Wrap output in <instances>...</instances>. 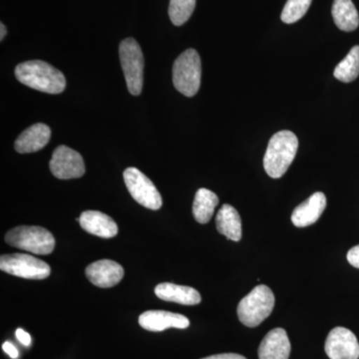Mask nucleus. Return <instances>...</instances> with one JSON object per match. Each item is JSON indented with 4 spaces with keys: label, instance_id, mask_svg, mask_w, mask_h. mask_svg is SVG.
<instances>
[{
    "label": "nucleus",
    "instance_id": "ddd939ff",
    "mask_svg": "<svg viewBox=\"0 0 359 359\" xmlns=\"http://www.w3.org/2000/svg\"><path fill=\"white\" fill-rule=\"evenodd\" d=\"M327 207L325 194L316 192L297 205L292 214V222L297 228H306L316 223Z\"/></svg>",
    "mask_w": 359,
    "mask_h": 359
},
{
    "label": "nucleus",
    "instance_id": "a878e982",
    "mask_svg": "<svg viewBox=\"0 0 359 359\" xmlns=\"http://www.w3.org/2000/svg\"><path fill=\"white\" fill-rule=\"evenodd\" d=\"M2 349L13 359L18 358V351L16 347L11 344V342L6 341L2 344Z\"/></svg>",
    "mask_w": 359,
    "mask_h": 359
},
{
    "label": "nucleus",
    "instance_id": "2eb2a0df",
    "mask_svg": "<svg viewBox=\"0 0 359 359\" xmlns=\"http://www.w3.org/2000/svg\"><path fill=\"white\" fill-rule=\"evenodd\" d=\"M50 138V128L42 123H37L28 127L18 136L14 148L20 154L37 152L48 144Z\"/></svg>",
    "mask_w": 359,
    "mask_h": 359
},
{
    "label": "nucleus",
    "instance_id": "5701e85b",
    "mask_svg": "<svg viewBox=\"0 0 359 359\" xmlns=\"http://www.w3.org/2000/svg\"><path fill=\"white\" fill-rule=\"evenodd\" d=\"M313 0H287L280 18L287 25L297 22L308 13Z\"/></svg>",
    "mask_w": 359,
    "mask_h": 359
},
{
    "label": "nucleus",
    "instance_id": "f257e3e1",
    "mask_svg": "<svg viewBox=\"0 0 359 359\" xmlns=\"http://www.w3.org/2000/svg\"><path fill=\"white\" fill-rule=\"evenodd\" d=\"M15 77L21 83L48 94L62 93L66 87L65 74L44 61H26L16 66Z\"/></svg>",
    "mask_w": 359,
    "mask_h": 359
},
{
    "label": "nucleus",
    "instance_id": "bb28decb",
    "mask_svg": "<svg viewBox=\"0 0 359 359\" xmlns=\"http://www.w3.org/2000/svg\"><path fill=\"white\" fill-rule=\"evenodd\" d=\"M202 359H247L245 356L240 355L237 353H222L216 354V355L208 356V358Z\"/></svg>",
    "mask_w": 359,
    "mask_h": 359
},
{
    "label": "nucleus",
    "instance_id": "7ed1b4c3",
    "mask_svg": "<svg viewBox=\"0 0 359 359\" xmlns=\"http://www.w3.org/2000/svg\"><path fill=\"white\" fill-rule=\"evenodd\" d=\"M275 302V295L269 287L257 285L238 304V320L245 327H256L271 316Z\"/></svg>",
    "mask_w": 359,
    "mask_h": 359
},
{
    "label": "nucleus",
    "instance_id": "6ab92c4d",
    "mask_svg": "<svg viewBox=\"0 0 359 359\" xmlns=\"http://www.w3.org/2000/svg\"><path fill=\"white\" fill-rule=\"evenodd\" d=\"M332 13L335 25L342 32H354L359 26L358 11L351 0H334Z\"/></svg>",
    "mask_w": 359,
    "mask_h": 359
},
{
    "label": "nucleus",
    "instance_id": "cd10ccee",
    "mask_svg": "<svg viewBox=\"0 0 359 359\" xmlns=\"http://www.w3.org/2000/svg\"><path fill=\"white\" fill-rule=\"evenodd\" d=\"M0 28H1V34H0V40H4V37H6V33H7V30H6V25H4V23H1V25H0Z\"/></svg>",
    "mask_w": 359,
    "mask_h": 359
},
{
    "label": "nucleus",
    "instance_id": "b1692460",
    "mask_svg": "<svg viewBox=\"0 0 359 359\" xmlns=\"http://www.w3.org/2000/svg\"><path fill=\"white\" fill-rule=\"evenodd\" d=\"M347 261L354 268L359 269V245L351 248L348 250V252H347Z\"/></svg>",
    "mask_w": 359,
    "mask_h": 359
},
{
    "label": "nucleus",
    "instance_id": "f8f14e48",
    "mask_svg": "<svg viewBox=\"0 0 359 359\" xmlns=\"http://www.w3.org/2000/svg\"><path fill=\"white\" fill-rule=\"evenodd\" d=\"M139 325L149 332H163L168 328L185 330L190 327V320L183 314L165 311H147L139 316Z\"/></svg>",
    "mask_w": 359,
    "mask_h": 359
},
{
    "label": "nucleus",
    "instance_id": "9d476101",
    "mask_svg": "<svg viewBox=\"0 0 359 359\" xmlns=\"http://www.w3.org/2000/svg\"><path fill=\"white\" fill-rule=\"evenodd\" d=\"M325 353L330 359H358L359 344L355 334L346 327H335L327 335Z\"/></svg>",
    "mask_w": 359,
    "mask_h": 359
},
{
    "label": "nucleus",
    "instance_id": "aec40b11",
    "mask_svg": "<svg viewBox=\"0 0 359 359\" xmlns=\"http://www.w3.org/2000/svg\"><path fill=\"white\" fill-rule=\"evenodd\" d=\"M218 204L219 198L216 194L208 189H199L194 200V218L200 224L209 223Z\"/></svg>",
    "mask_w": 359,
    "mask_h": 359
},
{
    "label": "nucleus",
    "instance_id": "39448f33",
    "mask_svg": "<svg viewBox=\"0 0 359 359\" xmlns=\"http://www.w3.org/2000/svg\"><path fill=\"white\" fill-rule=\"evenodd\" d=\"M6 242L18 249L42 256L51 254L55 248V240L50 231L37 226H16L6 233Z\"/></svg>",
    "mask_w": 359,
    "mask_h": 359
},
{
    "label": "nucleus",
    "instance_id": "4468645a",
    "mask_svg": "<svg viewBox=\"0 0 359 359\" xmlns=\"http://www.w3.org/2000/svg\"><path fill=\"white\" fill-rule=\"evenodd\" d=\"M290 342L283 328H275L264 337L259 347V359H289Z\"/></svg>",
    "mask_w": 359,
    "mask_h": 359
},
{
    "label": "nucleus",
    "instance_id": "9b49d317",
    "mask_svg": "<svg viewBox=\"0 0 359 359\" xmlns=\"http://www.w3.org/2000/svg\"><path fill=\"white\" fill-rule=\"evenodd\" d=\"M85 273L90 283L101 289H108L121 282L124 276V269L116 262L101 259L90 264Z\"/></svg>",
    "mask_w": 359,
    "mask_h": 359
},
{
    "label": "nucleus",
    "instance_id": "dca6fc26",
    "mask_svg": "<svg viewBox=\"0 0 359 359\" xmlns=\"http://www.w3.org/2000/svg\"><path fill=\"white\" fill-rule=\"evenodd\" d=\"M81 228L91 235L103 238H114L118 233V226L108 215L98 211H86L79 217Z\"/></svg>",
    "mask_w": 359,
    "mask_h": 359
},
{
    "label": "nucleus",
    "instance_id": "a211bd4d",
    "mask_svg": "<svg viewBox=\"0 0 359 359\" xmlns=\"http://www.w3.org/2000/svg\"><path fill=\"white\" fill-rule=\"evenodd\" d=\"M217 230L229 240L238 242L242 238V219L233 205H222L216 217Z\"/></svg>",
    "mask_w": 359,
    "mask_h": 359
},
{
    "label": "nucleus",
    "instance_id": "20e7f679",
    "mask_svg": "<svg viewBox=\"0 0 359 359\" xmlns=\"http://www.w3.org/2000/svg\"><path fill=\"white\" fill-rule=\"evenodd\" d=\"M202 78V63L195 49L180 54L173 65V83L180 93L193 97L199 91Z\"/></svg>",
    "mask_w": 359,
    "mask_h": 359
},
{
    "label": "nucleus",
    "instance_id": "4be33fe9",
    "mask_svg": "<svg viewBox=\"0 0 359 359\" xmlns=\"http://www.w3.org/2000/svg\"><path fill=\"white\" fill-rule=\"evenodd\" d=\"M197 0H170L169 16L176 26L183 25L190 20Z\"/></svg>",
    "mask_w": 359,
    "mask_h": 359
},
{
    "label": "nucleus",
    "instance_id": "423d86ee",
    "mask_svg": "<svg viewBox=\"0 0 359 359\" xmlns=\"http://www.w3.org/2000/svg\"><path fill=\"white\" fill-rule=\"evenodd\" d=\"M119 56L130 93L134 96L140 95L145 63L140 45L134 39L123 40L119 46Z\"/></svg>",
    "mask_w": 359,
    "mask_h": 359
},
{
    "label": "nucleus",
    "instance_id": "1a4fd4ad",
    "mask_svg": "<svg viewBox=\"0 0 359 359\" xmlns=\"http://www.w3.org/2000/svg\"><path fill=\"white\" fill-rule=\"evenodd\" d=\"M51 173L60 180L77 179L85 173L82 156L67 146L61 145L55 149L49 163Z\"/></svg>",
    "mask_w": 359,
    "mask_h": 359
},
{
    "label": "nucleus",
    "instance_id": "0eeeda50",
    "mask_svg": "<svg viewBox=\"0 0 359 359\" xmlns=\"http://www.w3.org/2000/svg\"><path fill=\"white\" fill-rule=\"evenodd\" d=\"M0 269L9 275L27 280H44L51 273L50 266L45 262L25 254L4 255L0 257Z\"/></svg>",
    "mask_w": 359,
    "mask_h": 359
},
{
    "label": "nucleus",
    "instance_id": "f03ea898",
    "mask_svg": "<svg viewBox=\"0 0 359 359\" xmlns=\"http://www.w3.org/2000/svg\"><path fill=\"white\" fill-rule=\"evenodd\" d=\"M299 149V139L283 130L271 137L264 157V168L271 178H282L287 173Z\"/></svg>",
    "mask_w": 359,
    "mask_h": 359
},
{
    "label": "nucleus",
    "instance_id": "393cba45",
    "mask_svg": "<svg viewBox=\"0 0 359 359\" xmlns=\"http://www.w3.org/2000/svg\"><path fill=\"white\" fill-rule=\"evenodd\" d=\"M15 335L23 346H28L32 344V337H30L29 334L25 332L22 328H18V330H16Z\"/></svg>",
    "mask_w": 359,
    "mask_h": 359
},
{
    "label": "nucleus",
    "instance_id": "f3484780",
    "mask_svg": "<svg viewBox=\"0 0 359 359\" xmlns=\"http://www.w3.org/2000/svg\"><path fill=\"white\" fill-rule=\"evenodd\" d=\"M155 294L162 301L176 302L183 306H196L202 301L200 292L186 285L163 283L155 287Z\"/></svg>",
    "mask_w": 359,
    "mask_h": 359
},
{
    "label": "nucleus",
    "instance_id": "412c9836",
    "mask_svg": "<svg viewBox=\"0 0 359 359\" xmlns=\"http://www.w3.org/2000/svg\"><path fill=\"white\" fill-rule=\"evenodd\" d=\"M334 77L344 83L353 82L359 75V46H353L344 60L340 61L334 72Z\"/></svg>",
    "mask_w": 359,
    "mask_h": 359
},
{
    "label": "nucleus",
    "instance_id": "6e6552de",
    "mask_svg": "<svg viewBox=\"0 0 359 359\" xmlns=\"http://www.w3.org/2000/svg\"><path fill=\"white\" fill-rule=\"evenodd\" d=\"M130 195L137 203L150 210H159L163 201L153 182L137 168H127L123 174Z\"/></svg>",
    "mask_w": 359,
    "mask_h": 359
}]
</instances>
